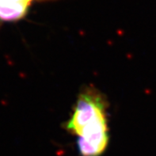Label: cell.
<instances>
[{
	"label": "cell",
	"mask_w": 156,
	"mask_h": 156,
	"mask_svg": "<svg viewBox=\"0 0 156 156\" xmlns=\"http://www.w3.org/2000/svg\"><path fill=\"white\" fill-rule=\"evenodd\" d=\"M106 98L94 87H86L77 98L65 127L77 138L81 156H101L109 145Z\"/></svg>",
	"instance_id": "obj_1"
},
{
	"label": "cell",
	"mask_w": 156,
	"mask_h": 156,
	"mask_svg": "<svg viewBox=\"0 0 156 156\" xmlns=\"http://www.w3.org/2000/svg\"><path fill=\"white\" fill-rule=\"evenodd\" d=\"M41 0H0V22H16L26 18L33 4Z\"/></svg>",
	"instance_id": "obj_2"
}]
</instances>
